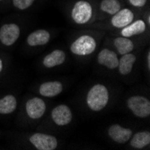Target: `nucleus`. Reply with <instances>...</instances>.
I'll use <instances>...</instances> for the list:
<instances>
[{"label":"nucleus","mask_w":150,"mask_h":150,"mask_svg":"<svg viewBox=\"0 0 150 150\" xmlns=\"http://www.w3.org/2000/svg\"><path fill=\"white\" fill-rule=\"evenodd\" d=\"M110 98L111 93L108 86L103 83H96L87 90L85 102L89 111L99 112L108 106Z\"/></svg>","instance_id":"nucleus-1"},{"label":"nucleus","mask_w":150,"mask_h":150,"mask_svg":"<svg viewBox=\"0 0 150 150\" xmlns=\"http://www.w3.org/2000/svg\"><path fill=\"white\" fill-rule=\"evenodd\" d=\"M69 15L76 25H92L96 18V10L88 0H77L72 5Z\"/></svg>","instance_id":"nucleus-2"},{"label":"nucleus","mask_w":150,"mask_h":150,"mask_svg":"<svg viewBox=\"0 0 150 150\" xmlns=\"http://www.w3.org/2000/svg\"><path fill=\"white\" fill-rule=\"evenodd\" d=\"M98 39L93 33H83L74 39L70 45V52L78 58H86L90 56L97 49Z\"/></svg>","instance_id":"nucleus-3"},{"label":"nucleus","mask_w":150,"mask_h":150,"mask_svg":"<svg viewBox=\"0 0 150 150\" xmlns=\"http://www.w3.org/2000/svg\"><path fill=\"white\" fill-rule=\"evenodd\" d=\"M129 111L137 118L146 119L150 116V100L140 94H134L126 101Z\"/></svg>","instance_id":"nucleus-4"},{"label":"nucleus","mask_w":150,"mask_h":150,"mask_svg":"<svg viewBox=\"0 0 150 150\" xmlns=\"http://www.w3.org/2000/svg\"><path fill=\"white\" fill-rule=\"evenodd\" d=\"M28 142L37 150H55L59 145V141L55 136L42 132H35L30 135Z\"/></svg>","instance_id":"nucleus-5"},{"label":"nucleus","mask_w":150,"mask_h":150,"mask_svg":"<svg viewBox=\"0 0 150 150\" xmlns=\"http://www.w3.org/2000/svg\"><path fill=\"white\" fill-rule=\"evenodd\" d=\"M47 111V103L39 96H32L25 102L24 112L28 119L39 120L42 119Z\"/></svg>","instance_id":"nucleus-6"},{"label":"nucleus","mask_w":150,"mask_h":150,"mask_svg":"<svg viewBox=\"0 0 150 150\" xmlns=\"http://www.w3.org/2000/svg\"><path fill=\"white\" fill-rule=\"evenodd\" d=\"M50 120L58 127L69 126L74 119L71 108L67 104H58L50 112Z\"/></svg>","instance_id":"nucleus-7"},{"label":"nucleus","mask_w":150,"mask_h":150,"mask_svg":"<svg viewBox=\"0 0 150 150\" xmlns=\"http://www.w3.org/2000/svg\"><path fill=\"white\" fill-rule=\"evenodd\" d=\"M21 36V27L16 23H6L0 27V42L6 47L15 45Z\"/></svg>","instance_id":"nucleus-8"},{"label":"nucleus","mask_w":150,"mask_h":150,"mask_svg":"<svg viewBox=\"0 0 150 150\" xmlns=\"http://www.w3.org/2000/svg\"><path fill=\"white\" fill-rule=\"evenodd\" d=\"M136 19V13L135 12L128 7H122L119 12H117L115 15L112 16L109 19L107 25H110L114 29H121L123 27L129 24Z\"/></svg>","instance_id":"nucleus-9"},{"label":"nucleus","mask_w":150,"mask_h":150,"mask_svg":"<svg viewBox=\"0 0 150 150\" xmlns=\"http://www.w3.org/2000/svg\"><path fill=\"white\" fill-rule=\"evenodd\" d=\"M133 131L129 128H125L118 123H113L107 129L109 139L118 145H124L129 142Z\"/></svg>","instance_id":"nucleus-10"},{"label":"nucleus","mask_w":150,"mask_h":150,"mask_svg":"<svg viewBox=\"0 0 150 150\" xmlns=\"http://www.w3.org/2000/svg\"><path fill=\"white\" fill-rule=\"evenodd\" d=\"M64 85L59 80H50L42 82L37 87V93L42 97L54 98L57 97L63 92Z\"/></svg>","instance_id":"nucleus-11"},{"label":"nucleus","mask_w":150,"mask_h":150,"mask_svg":"<svg viewBox=\"0 0 150 150\" xmlns=\"http://www.w3.org/2000/svg\"><path fill=\"white\" fill-rule=\"evenodd\" d=\"M119 55L118 53L109 48L102 49L97 54V63L100 66L106 67L107 69L115 70L117 69L119 63Z\"/></svg>","instance_id":"nucleus-12"},{"label":"nucleus","mask_w":150,"mask_h":150,"mask_svg":"<svg viewBox=\"0 0 150 150\" xmlns=\"http://www.w3.org/2000/svg\"><path fill=\"white\" fill-rule=\"evenodd\" d=\"M67 60V53L64 50L56 49L49 52L42 59V65L45 69H54L64 64Z\"/></svg>","instance_id":"nucleus-13"},{"label":"nucleus","mask_w":150,"mask_h":150,"mask_svg":"<svg viewBox=\"0 0 150 150\" xmlns=\"http://www.w3.org/2000/svg\"><path fill=\"white\" fill-rule=\"evenodd\" d=\"M51 40V33L45 29H38L30 33L26 38V44L31 48L47 45Z\"/></svg>","instance_id":"nucleus-14"},{"label":"nucleus","mask_w":150,"mask_h":150,"mask_svg":"<svg viewBox=\"0 0 150 150\" xmlns=\"http://www.w3.org/2000/svg\"><path fill=\"white\" fill-rule=\"evenodd\" d=\"M147 28H148V26L146 25L144 19H141V18L135 19L127 26L120 29L119 35L127 37V38H132V37L145 33Z\"/></svg>","instance_id":"nucleus-15"},{"label":"nucleus","mask_w":150,"mask_h":150,"mask_svg":"<svg viewBox=\"0 0 150 150\" xmlns=\"http://www.w3.org/2000/svg\"><path fill=\"white\" fill-rule=\"evenodd\" d=\"M137 54L133 52L121 55L119 58V63L117 67V70L119 74L122 76H126L129 75L133 70V67L136 64V61H137Z\"/></svg>","instance_id":"nucleus-16"},{"label":"nucleus","mask_w":150,"mask_h":150,"mask_svg":"<svg viewBox=\"0 0 150 150\" xmlns=\"http://www.w3.org/2000/svg\"><path fill=\"white\" fill-rule=\"evenodd\" d=\"M112 45L118 55H124L130 53L135 50V43L131 38H127L123 36H117L112 40Z\"/></svg>","instance_id":"nucleus-17"},{"label":"nucleus","mask_w":150,"mask_h":150,"mask_svg":"<svg viewBox=\"0 0 150 150\" xmlns=\"http://www.w3.org/2000/svg\"><path fill=\"white\" fill-rule=\"evenodd\" d=\"M129 146L135 149H143L150 145V132L148 130L138 131L133 133L129 140Z\"/></svg>","instance_id":"nucleus-18"},{"label":"nucleus","mask_w":150,"mask_h":150,"mask_svg":"<svg viewBox=\"0 0 150 150\" xmlns=\"http://www.w3.org/2000/svg\"><path fill=\"white\" fill-rule=\"evenodd\" d=\"M122 8V4L120 0H101L98 5L100 13L112 16Z\"/></svg>","instance_id":"nucleus-19"},{"label":"nucleus","mask_w":150,"mask_h":150,"mask_svg":"<svg viewBox=\"0 0 150 150\" xmlns=\"http://www.w3.org/2000/svg\"><path fill=\"white\" fill-rule=\"evenodd\" d=\"M17 108V98L13 94H6L0 98V114L8 115Z\"/></svg>","instance_id":"nucleus-20"},{"label":"nucleus","mask_w":150,"mask_h":150,"mask_svg":"<svg viewBox=\"0 0 150 150\" xmlns=\"http://www.w3.org/2000/svg\"><path fill=\"white\" fill-rule=\"evenodd\" d=\"M35 2V0H12V4L16 9L25 11L29 9Z\"/></svg>","instance_id":"nucleus-21"},{"label":"nucleus","mask_w":150,"mask_h":150,"mask_svg":"<svg viewBox=\"0 0 150 150\" xmlns=\"http://www.w3.org/2000/svg\"><path fill=\"white\" fill-rule=\"evenodd\" d=\"M147 1L148 0H128V3L134 8L141 9L146 6Z\"/></svg>","instance_id":"nucleus-22"},{"label":"nucleus","mask_w":150,"mask_h":150,"mask_svg":"<svg viewBox=\"0 0 150 150\" xmlns=\"http://www.w3.org/2000/svg\"><path fill=\"white\" fill-rule=\"evenodd\" d=\"M146 69L149 71L150 69V50H147L146 55Z\"/></svg>","instance_id":"nucleus-23"},{"label":"nucleus","mask_w":150,"mask_h":150,"mask_svg":"<svg viewBox=\"0 0 150 150\" xmlns=\"http://www.w3.org/2000/svg\"><path fill=\"white\" fill-rule=\"evenodd\" d=\"M3 69H4V62L2 60V59L0 58V74L3 71Z\"/></svg>","instance_id":"nucleus-24"},{"label":"nucleus","mask_w":150,"mask_h":150,"mask_svg":"<svg viewBox=\"0 0 150 150\" xmlns=\"http://www.w3.org/2000/svg\"><path fill=\"white\" fill-rule=\"evenodd\" d=\"M3 1V0H0V2H2Z\"/></svg>","instance_id":"nucleus-25"}]
</instances>
